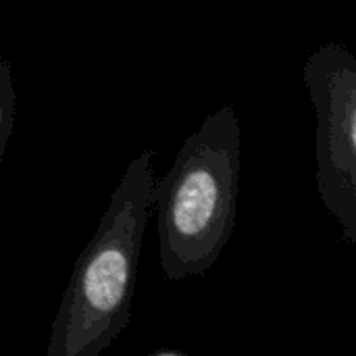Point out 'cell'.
<instances>
[{"label":"cell","instance_id":"1","mask_svg":"<svg viewBox=\"0 0 356 356\" xmlns=\"http://www.w3.org/2000/svg\"><path fill=\"white\" fill-rule=\"evenodd\" d=\"M154 156L152 148L136 154L113 190L94 236L73 265L46 356H98L127 330L159 181Z\"/></svg>","mask_w":356,"mask_h":356},{"label":"cell","instance_id":"2","mask_svg":"<svg viewBox=\"0 0 356 356\" xmlns=\"http://www.w3.org/2000/svg\"><path fill=\"white\" fill-rule=\"evenodd\" d=\"M242 177V125L234 104L204 117L154 188L159 263L169 282L204 277L232 240Z\"/></svg>","mask_w":356,"mask_h":356},{"label":"cell","instance_id":"3","mask_svg":"<svg viewBox=\"0 0 356 356\" xmlns=\"http://www.w3.org/2000/svg\"><path fill=\"white\" fill-rule=\"evenodd\" d=\"M302 79L315 108L317 192L340 225L342 242L356 244V56L338 40L321 44L305 63Z\"/></svg>","mask_w":356,"mask_h":356},{"label":"cell","instance_id":"4","mask_svg":"<svg viewBox=\"0 0 356 356\" xmlns=\"http://www.w3.org/2000/svg\"><path fill=\"white\" fill-rule=\"evenodd\" d=\"M17 115V92L13 83V69L6 58L0 56V167L6 156V148L13 136Z\"/></svg>","mask_w":356,"mask_h":356}]
</instances>
